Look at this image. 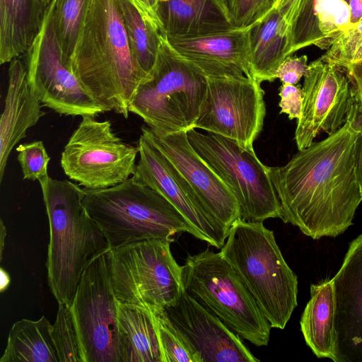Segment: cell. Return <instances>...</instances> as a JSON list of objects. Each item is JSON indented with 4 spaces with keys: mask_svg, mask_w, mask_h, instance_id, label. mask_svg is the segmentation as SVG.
<instances>
[{
    "mask_svg": "<svg viewBox=\"0 0 362 362\" xmlns=\"http://www.w3.org/2000/svg\"><path fill=\"white\" fill-rule=\"evenodd\" d=\"M144 16L148 19L159 31L161 27L157 16L156 10L158 2L156 0H132ZM160 33V32H159Z\"/></svg>",
    "mask_w": 362,
    "mask_h": 362,
    "instance_id": "74e56055",
    "label": "cell"
},
{
    "mask_svg": "<svg viewBox=\"0 0 362 362\" xmlns=\"http://www.w3.org/2000/svg\"><path fill=\"white\" fill-rule=\"evenodd\" d=\"M26 54L28 81L42 106L66 116H97L105 112L64 64L50 6Z\"/></svg>",
    "mask_w": 362,
    "mask_h": 362,
    "instance_id": "4fadbf2b",
    "label": "cell"
},
{
    "mask_svg": "<svg viewBox=\"0 0 362 362\" xmlns=\"http://www.w3.org/2000/svg\"><path fill=\"white\" fill-rule=\"evenodd\" d=\"M108 252L85 269L71 305L83 362H120Z\"/></svg>",
    "mask_w": 362,
    "mask_h": 362,
    "instance_id": "8fae6325",
    "label": "cell"
},
{
    "mask_svg": "<svg viewBox=\"0 0 362 362\" xmlns=\"http://www.w3.org/2000/svg\"><path fill=\"white\" fill-rule=\"evenodd\" d=\"M166 239L128 243L108 252L110 279L118 302L152 313L175 303L184 291L182 266Z\"/></svg>",
    "mask_w": 362,
    "mask_h": 362,
    "instance_id": "ba28073f",
    "label": "cell"
},
{
    "mask_svg": "<svg viewBox=\"0 0 362 362\" xmlns=\"http://www.w3.org/2000/svg\"><path fill=\"white\" fill-rule=\"evenodd\" d=\"M233 25L246 28L254 25L275 6L277 0H226Z\"/></svg>",
    "mask_w": 362,
    "mask_h": 362,
    "instance_id": "836d02e7",
    "label": "cell"
},
{
    "mask_svg": "<svg viewBox=\"0 0 362 362\" xmlns=\"http://www.w3.org/2000/svg\"><path fill=\"white\" fill-rule=\"evenodd\" d=\"M357 120V119H356ZM358 122V121H357ZM361 132L357 138L354 150L355 175L362 195V125L358 122Z\"/></svg>",
    "mask_w": 362,
    "mask_h": 362,
    "instance_id": "ab89813d",
    "label": "cell"
},
{
    "mask_svg": "<svg viewBox=\"0 0 362 362\" xmlns=\"http://www.w3.org/2000/svg\"><path fill=\"white\" fill-rule=\"evenodd\" d=\"M156 13L167 37L204 35L235 28L226 0L159 2Z\"/></svg>",
    "mask_w": 362,
    "mask_h": 362,
    "instance_id": "44dd1931",
    "label": "cell"
},
{
    "mask_svg": "<svg viewBox=\"0 0 362 362\" xmlns=\"http://www.w3.org/2000/svg\"><path fill=\"white\" fill-rule=\"evenodd\" d=\"M352 25L348 1L311 0L288 28V56L312 45L327 50Z\"/></svg>",
    "mask_w": 362,
    "mask_h": 362,
    "instance_id": "7402d4cb",
    "label": "cell"
},
{
    "mask_svg": "<svg viewBox=\"0 0 362 362\" xmlns=\"http://www.w3.org/2000/svg\"><path fill=\"white\" fill-rule=\"evenodd\" d=\"M343 71L354 89L362 92V59L345 67Z\"/></svg>",
    "mask_w": 362,
    "mask_h": 362,
    "instance_id": "f35d334b",
    "label": "cell"
},
{
    "mask_svg": "<svg viewBox=\"0 0 362 362\" xmlns=\"http://www.w3.org/2000/svg\"><path fill=\"white\" fill-rule=\"evenodd\" d=\"M16 151L23 179L39 181L48 175L47 166L50 157L42 141L21 144L16 148Z\"/></svg>",
    "mask_w": 362,
    "mask_h": 362,
    "instance_id": "d6a6232c",
    "label": "cell"
},
{
    "mask_svg": "<svg viewBox=\"0 0 362 362\" xmlns=\"http://www.w3.org/2000/svg\"><path fill=\"white\" fill-rule=\"evenodd\" d=\"M185 291L227 327L257 346H267L271 326L221 252L188 255L182 266Z\"/></svg>",
    "mask_w": 362,
    "mask_h": 362,
    "instance_id": "52a82bcc",
    "label": "cell"
},
{
    "mask_svg": "<svg viewBox=\"0 0 362 362\" xmlns=\"http://www.w3.org/2000/svg\"><path fill=\"white\" fill-rule=\"evenodd\" d=\"M69 69L103 108L125 118L147 74L129 45L117 0H91L69 61Z\"/></svg>",
    "mask_w": 362,
    "mask_h": 362,
    "instance_id": "7a4b0ae2",
    "label": "cell"
},
{
    "mask_svg": "<svg viewBox=\"0 0 362 362\" xmlns=\"http://www.w3.org/2000/svg\"><path fill=\"white\" fill-rule=\"evenodd\" d=\"M321 59L344 69L362 59V19L337 37Z\"/></svg>",
    "mask_w": 362,
    "mask_h": 362,
    "instance_id": "1f68e13d",
    "label": "cell"
},
{
    "mask_svg": "<svg viewBox=\"0 0 362 362\" xmlns=\"http://www.w3.org/2000/svg\"><path fill=\"white\" fill-rule=\"evenodd\" d=\"M356 111V103L337 132L298 151L286 165L269 167L281 220L314 240L343 233L362 202L354 171L361 132Z\"/></svg>",
    "mask_w": 362,
    "mask_h": 362,
    "instance_id": "6da1fadb",
    "label": "cell"
},
{
    "mask_svg": "<svg viewBox=\"0 0 362 362\" xmlns=\"http://www.w3.org/2000/svg\"><path fill=\"white\" fill-rule=\"evenodd\" d=\"M279 1V0H277V1ZM277 1H276V3H277Z\"/></svg>",
    "mask_w": 362,
    "mask_h": 362,
    "instance_id": "bcb514c9",
    "label": "cell"
},
{
    "mask_svg": "<svg viewBox=\"0 0 362 362\" xmlns=\"http://www.w3.org/2000/svg\"><path fill=\"white\" fill-rule=\"evenodd\" d=\"M56 320L50 334L59 362H83L82 350L71 307L58 303Z\"/></svg>",
    "mask_w": 362,
    "mask_h": 362,
    "instance_id": "f546056e",
    "label": "cell"
},
{
    "mask_svg": "<svg viewBox=\"0 0 362 362\" xmlns=\"http://www.w3.org/2000/svg\"><path fill=\"white\" fill-rule=\"evenodd\" d=\"M156 62L129 106L155 132L169 134L195 129L208 77L181 56L160 33Z\"/></svg>",
    "mask_w": 362,
    "mask_h": 362,
    "instance_id": "5b68a950",
    "label": "cell"
},
{
    "mask_svg": "<svg viewBox=\"0 0 362 362\" xmlns=\"http://www.w3.org/2000/svg\"><path fill=\"white\" fill-rule=\"evenodd\" d=\"M39 182L49 226L48 284L58 303L71 307L83 272L110 247L83 203L84 188L48 175Z\"/></svg>",
    "mask_w": 362,
    "mask_h": 362,
    "instance_id": "3957f363",
    "label": "cell"
},
{
    "mask_svg": "<svg viewBox=\"0 0 362 362\" xmlns=\"http://www.w3.org/2000/svg\"><path fill=\"white\" fill-rule=\"evenodd\" d=\"M157 328L163 362H199L173 325L161 310L153 313Z\"/></svg>",
    "mask_w": 362,
    "mask_h": 362,
    "instance_id": "4dcf8cb0",
    "label": "cell"
},
{
    "mask_svg": "<svg viewBox=\"0 0 362 362\" xmlns=\"http://www.w3.org/2000/svg\"><path fill=\"white\" fill-rule=\"evenodd\" d=\"M1 230H0V256H1V260H2V257H3V251H4V244H5V242H4V240H5V238H6V227L4 224V221L2 219H1Z\"/></svg>",
    "mask_w": 362,
    "mask_h": 362,
    "instance_id": "ee69618b",
    "label": "cell"
},
{
    "mask_svg": "<svg viewBox=\"0 0 362 362\" xmlns=\"http://www.w3.org/2000/svg\"><path fill=\"white\" fill-rule=\"evenodd\" d=\"M137 146L139 158L132 179L154 189L173 204L196 230L198 239L221 249L228 231L206 211L170 162L143 134Z\"/></svg>",
    "mask_w": 362,
    "mask_h": 362,
    "instance_id": "9a60e30c",
    "label": "cell"
},
{
    "mask_svg": "<svg viewBox=\"0 0 362 362\" xmlns=\"http://www.w3.org/2000/svg\"><path fill=\"white\" fill-rule=\"evenodd\" d=\"M138 154V146L118 137L110 121L85 115L64 148L61 166L69 179L84 189H105L134 174Z\"/></svg>",
    "mask_w": 362,
    "mask_h": 362,
    "instance_id": "30bf717a",
    "label": "cell"
},
{
    "mask_svg": "<svg viewBox=\"0 0 362 362\" xmlns=\"http://www.w3.org/2000/svg\"><path fill=\"white\" fill-rule=\"evenodd\" d=\"M261 83L246 76L208 77L206 95L195 129L253 147L266 115Z\"/></svg>",
    "mask_w": 362,
    "mask_h": 362,
    "instance_id": "7c38bea8",
    "label": "cell"
},
{
    "mask_svg": "<svg viewBox=\"0 0 362 362\" xmlns=\"http://www.w3.org/2000/svg\"><path fill=\"white\" fill-rule=\"evenodd\" d=\"M132 54L146 74L156 59L160 33L132 0H117Z\"/></svg>",
    "mask_w": 362,
    "mask_h": 362,
    "instance_id": "83f0119b",
    "label": "cell"
},
{
    "mask_svg": "<svg viewBox=\"0 0 362 362\" xmlns=\"http://www.w3.org/2000/svg\"><path fill=\"white\" fill-rule=\"evenodd\" d=\"M334 295V362H362V234L353 240L332 279Z\"/></svg>",
    "mask_w": 362,
    "mask_h": 362,
    "instance_id": "ac0fdd59",
    "label": "cell"
},
{
    "mask_svg": "<svg viewBox=\"0 0 362 362\" xmlns=\"http://www.w3.org/2000/svg\"><path fill=\"white\" fill-rule=\"evenodd\" d=\"M197 356L199 362H259L240 337L185 290L161 310Z\"/></svg>",
    "mask_w": 362,
    "mask_h": 362,
    "instance_id": "e0dca14e",
    "label": "cell"
},
{
    "mask_svg": "<svg viewBox=\"0 0 362 362\" xmlns=\"http://www.w3.org/2000/svg\"><path fill=\"white\" fill-rule=\"evenodd\" d=\"M187 136L195 151L235 195L241 219L255 222L281 219V204L269 176V167L259 160L253 147L195 129L187 131Z\"/></svg>",
    "mask_w": 362,
    "mask_h": 362,
    "instance_id": "9c48e42d",
    "label": "cell"
},
{
    "mask_svg": "<svg viewBox=\"0 0 362 362\" xmlns=\"http://www.w3.org/2000/svg\"><path fill=\"white\" fill-rule=\"evenodd\" d=\"M117 336L120 362H163L150 310L117 301Z\"/></svg>",
    "mask_w": 362,
    "mask_h": 362,
    "instance_id": "cb8c5ba5",
    "label": "cell"
},
{
    "mask_svg": "<svg viewBox=\"0 0 362 362\" xmlns=\"http://www.w3.org/2000/svg\"><path fill=\"white\" fill-rule=\"evenodd\" d=\"M302 88V112L294 136L298 151L310 146L321 132L330 135L339 129L356 103L345 72L321 57L309 64Z\"/></svg>",
    "mask_w": 362,
    "mask_h": 362,
    "instance_id": "5bb4252c",
    "label": "cell"
},
{
    "mask_svg": "<svg viewBox=\"0 0 362 362\" xmlns=\"http://www.w3.org/2000/svg\"><path fill=\"white\" fill-rule=\"evenodd\" d=\"M251 27L204 35L167 37L184 58L207 77L251 76Z\"/></svg>",
    "mask_w": 362,
    "mask_h": 362,
    "instance_id": "d6986e66",
    "label": "cell"
},
{
    "mask_svg": "<svg viewBox=\"0 0 362 362\" xmlns=\"http://www.w3.org/2000/svg\"><path fill=\"white\" fill-rule=\"evenodd\" d=\"M8 76L5 105L0 119V182L13 147L45 115L28 81L26 66L21 60L16 58L10 62Z\"/></svg>",
    "mask_w": 362,
    "mask_h": 362,
    "instance_id": "ffe728a7",
    "label": "cell"
},
{
    "mask_svg": "<svg viewBox=\"0 0 362 362\" xmlns=\"http://www.w3.org/2000/svg\"><path fill=\"white\" fill-rule=\"evenodd\" d=\"M221 253L249 290L272 328L284 329L297 306L298 279L274 233L241 218L229 229Z\"/></svg>",
    "mask_w": 362,
    "mask_h": 362,
    "instance_id": "277c9868",
    "label": "cell"
},
{
    "mask_svg": "<svg viewBox=\"0 0 362 362\" xmlns=\"http://www.w3.org/2000/svg\"><path fill=\"white\" fill-rule=\"evenodd\" d=\"M50 326L45 316L35 321L22 319L16 322L0 362H59Z\"/></svg>",
    "mask_w": 362,
    "mask_h": 362,
    "instance_id": "4316f807",
    "label": "cell"
},
{
    "mask_svg": "<svg viewBox=\"0 0 362 362\" xmlns=\"http://www.w3.org/2000/svg\"><path fill=\"white\" fill-rule=\"evenodd\" d=\"M141 134L163 153L206 211L229 233L233 223L240 218L238 202L230 188L193 148L187 132L163 134L142 127Z\"/></svg>",
    "mask_w": 362,
    "mask_h": 362,
    "instance_id": "2e32d148",
    "label": "cell"
},
{
    "mask_svg": "<svg viewBox=\"0 0 362 362\" xmlns=\"http://www.w3.org/2000/svg\"><path fill=\"white\" fill-rule=\"evenodd\" d=\"M0 272H1L0 291L1 292H3L5 290H6V288H8V286L10 284L11 279H10V276L8 274V273L2 268L1 269Z\"/></svg>",
    "mask_w": 362,
    "mask_h": 362,
    "instance_id": "7bdbcfd3",
    "label": "cell"
},
{
    "mask_svg": "<svg viewBox=\"0 0 362 362\" xmlns=\"http://www.w3.org/2000/svg\"><path fill=\"white\" fill-rule=\"evenodd\" d=\"M83 203L110 249L146 239H166L180 233L198 238L194 228L165 198L144 185L127 180L111 187L85 189Z\"/></svg>",
    "mask_w": 362,
    "mask_h": 362,
    "instance_id": "8992f818",
    "label": "cell"
},
{
    "mask_svg": "<svg viewBox=\"0 0 362 362\" xmlns=\"http://www.w3.org/2000/svg\"><path fill=\"white\" fill-rule=\"evenodd\" d=\"M90 1L53 0L50 5L55 35L63 61L68 67Z\"/></svg>",
    "mask_w": 362,
    "mask_h": 362,
    "instance_id": "f1b7e54d",
    "label": "cell"
},
{
    "mask_svg": "<svg viewBox=\"0 0 362 362\" xmlns=\"http://www.w3.org/2000/svg\"><path fill=\"white\" fill-rule=\"evenodd\" d=\"M280 113H285L289 119L300 117L303 103V90L299 85L282 83L279 88Z\"/></svg>",
    "mask_w": 362,
    "mask_h": 362,
    "instance_id": "e575fe53",
    "label": "cell"
},
{
    "mask_svg": "<svg viewBox=\"0 0 362 362\" xmlns=\"http://www.w3.org/2000/svg\"><path fill=\"white\" fill-rule=\"evenodd\" d=\"M308 59L305 54L286 57L276 70L274 78L280 79L282 83L296 85L308 71Z\"/></svg>",
    "mask_w": 362,
    "mask_h": 362,
    "instance_id": "d590c367",
    "label": "cell"
},
{
    "mask_svg": "<svg viewBox=\"0 0 362 362\" xmlns=\"http://www.w3.org/2000/svg\"><path fill=\"white\" fill-rule=\"evenodd\" d=\"M53 0H0V64L26 53Z\"/></svg>",
    "mask_w": 362,
    "mask_h": 362,
    "instance_id": "603a6c76",
    "label": "cell"
},
{
    "mask_svg": "<svg viewBox=\"0 0 362 362\" xmlns=\"http://www.w3.org/2000/svg\"><path fill=\"white\" fill-rule=\"evenodd\" d=\"M349 5L351 21L352 25H354L362 19V0H349Z\"/></svg>",
    "mask_w": 362,
    "mask_h": 362,
    "instance_id": "60d3db41",
    "label": "cell"
},
{
    "mask_svg": "<svg viewBox=\"0 0 362 362\" xmlns=\"http://www.w3.org/2000/svg\"><path fill=\"white\" fill-rule=\"evenodd\" d=\"M170 1V0H156V1L158 2V4L159 2H168V1Z\"/></svg>",
    "mask_w": 362,
    "mask_h": 362,
    "instance_id": "f6af8a7d",
    "label": "cell"
},
{
    "mask_svg": "<svg viewBox=\"0 0 362 362\" xmlns=\"http://www.w3.org/2000/svg\"><path fill=\"white\" fill-rule=\"evenodd\" d=\"M288 26L274 7L251 27L250 71L260 83L272 82L278 66L288 56Z\"/></svg>",
    "mask_w": 362,
    "mask_h": 362,
    "instance_id": "d4e9b609",
    "label": "cell"
},
{
    "mask_svg": "<svg viewBox=\"0 0 362 362\" xmlns=\"http://www.w3.org/2000/svg\"><path fill=\"white\" fill-rule=\"evenodd\" d=\"M355 97L356 100V119L362 125V92L355 90Z\"/></svg>",
    "mask_w": 362,
    "mask_h": 362,
    "instance_id": "b9f144b4",
    "label": "cell"
},
{
    "mask_svg": "<svg viewBox=\"0 0 362 362\" xmlns=\"http://www.w3.org/2000/svg\"><path fill=\"white\" fill-rule=\"evenodd\" d=\"M300 329L307 345L319 358H332L334 295L332 280L310 285V298L301 315Z\"/></svg>",
    "mask_w": 362,
    "mask_h": 362,
    "instance_id": "484cf974",
    "label": "cell"
},
{
    "mask_svg": "<svg viewBox=\"0 0 362 362\" xmlns=\"http://www.w3.org/2000/svg\"><path fill=\"white\" fill-rule=\"evenodd\" d=\"M310 1L311 0H279L275 7L289 28Z\"/></svg>",
    "mask_w": 362,
    "mask_h": 362,
    "instance_id": "8d00e7d4",
    "label": "cell"
}]
</instances>
